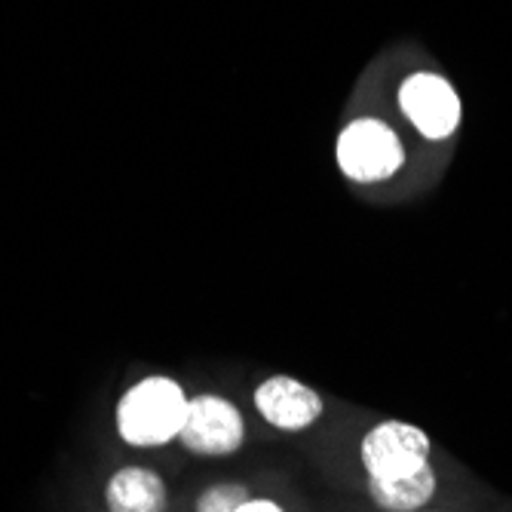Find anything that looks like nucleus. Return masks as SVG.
Segmentation results:
<instances>
[{"instance_id": "5", "label": "nucleus", "mask_w": 512, "mask_h": 512, "mask_svg": "<svg viewBox=\"0 0 512 512\" xmlns=\"http://www.w3.org/2000/svg\"><path fill=\"white\" fill-rule=\"evenodd\" d=\"M399 108L424 138L442 142L460 123V99L454 86L430 71H417L399 86Z\"/></svg>"}, {"instance_id": "3", "label": "nucleus", "mask_w": 512, "mask_h": 512, "mask_svg": "<svg viewBox=\"0 0 512 512\" xmlns=\"http://www.w3.org/2000/svg\"><path fill=\"white\" fill-rule=\"evenodd\" d=\"M368 479L396 482L430 467V436L405 421H381L359 445Z\"/></svg>"}, {"instance_id": "7", "label": "nucleus", "mask_w": 512, "mask_h": 512, "mask_svg": "<svg viewBox=\"0 0 512 512\" xmlns=\"http://www.w3.org/2000/svg\"><path fill=\"white\" fill-rule=\"evenodd\" d=\"M108 512H166L169 494L163 479L148 467H123L105 488Z\"/></svg>"}, {"instance_id": "2", "label": "nucleus", "mask_w": 512, "mask_h": 512, "mask_svg": "<svg viewBox=\"0 0 512 512\" xmlns=\"http://www.w3.org/2000/svg\"><path fill=\"white\" fill-rule=\"evenodd\" d=\"M405 163L399 135L375 117H359L338 135V166L350 181L378 184L393 178Z\"/></svg>"}, {"instance_id": "4", "label": "nucleus", "mask_w": 512, "mask_h": 512, "mask_svg": "<svg viewBox=\"0 0 512 512\" xmlns=\"http://www.w3.org/2000/svg\"><path fill=\"white\" fill-rule=\"evenodd\" d=\"M178 442L200 457H230L246 442V421L230 399L203 393L188 402Z\"/></svg>"}, {"instance_id": "8", "label": "nucleus", "mask_w": 512, "mask_h": 512, "mask_svg": "<svg viewBox=\"0 0 512 512\" xmlns=\"http://www.w3.org/2000/svg\"><path fill=\"white\" fill-rule=\"evenodd\" d=\"M436 485H439L436 470L424 467L421 473L396 479V482L368 479V497L384 512H417L430 503V497L436 494Z\"/></svg>"}, {"instance_id": "10", "label": "nucleus", "mask_w": 512, "mask_h": 512, "mask_svg": "<svg viewBox=\"0 0 512 512\" xmlns=\"http://www.w3.org/2000/svg\"><path fill=\"white\" fill-rule=\"evenodd\" d=\"M237 512H286L279 503H273V500H261V497H252V500H246Z\"/></svg>"}, {"instance_id": "1", "label": "nucleus", "mask_w": 512, "mask_h": 512, "mask_svg": "<svg viewBox=\"0 0 512 512\" xmlns=\"http://www.w3.org/2000/svg\"><path fill=\"white\" fill-rule=\"evenodd\" d=\"M188 393L166 375L135 381L117 402V433L126 445L157 448L178 439L188 417Z\"/></svg>"}, {"instance_id": "6", "label": "nucleus", "mask_w": 512, "mask_h": 512, "mask_svg": "<svg viewBox=\"0 0 512 512\" xmlns=\"http://www.w3.org/2000/svg\"><path fill=\"white\" fill-rule=\"evenodd\" d=\"M255 408L270 427L283 433H304L322 417V396L289 375H273L258 384Z\"/></svg>"}, {"instance_id": "9", "label": "nucleus", "mask_w": 512, "mask_h": 512, "mask_svg": "<svg viewBox=\"0 0 512 512\" xmlns=\"http://www.w3.org/2000/svg\"><path fill=\"white\" fill-rule=\"evenodd\" d=\"M246 500H252L249 488L240 482H221L206 488L197 497V512H237Z\"/></svg>"}]
</instances>
